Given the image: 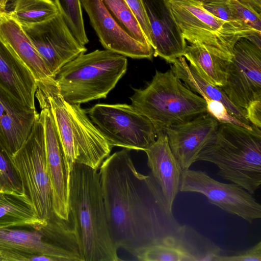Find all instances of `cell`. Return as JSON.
<instances>
[{"mask_svg": "<svg viewBox=\"0 0 261 261\" xmlns=\"http://www.w3.org/2000/svg\"><path fill=\"white\" fill-rule=\"evenodd\" d=\"M171 70L192 91L202 97L221 102L231 115L245 124L252 126L247 118L246 110L235 106L220 87L202 78L191 65L188 64L184 57L176 59L171 66Z\"/></svg>", "mask_w": 261, "mask_h": 261, "instance_id": "603a6c76", "label": "cell"}, {"mask_svg": "<svg viewBox=\"0 0 261 261\" xmlns=\"http://www.w3.org/2000/svg\"><path fill=\"white\" fill-rule=\"evenodd\" d=\"M39 115L0 86V144L9 153L21 147Z\"/></svg>", "mask_w": 261, "mask_h": 261, "instance_id": "e0dca14e", "label": "cell"}, {"mask_svg": "<svg viewBox=\"0 0 261 261\" xmlns=\"http://www.w3.org/2000/svg\"><path fill=\"white\" fill-rule=\"evenodd\" d=\"M183 57L206 81L219 87L225 85L230 60L211 51L199 42L187 45Z\"/></svg>", "mask_w": 261, "mask_h": 261, "instance_id": "cb8c5ba5", "label": "cell"}, {"mask_svg": "<svg viewBox=\"0 0 261 261\" xmlns=\"http://www.w3.org/2000/svg\"><path fill=\"white\" fill-rule=\"evenodd\" d=\"M66 24L83 45L89 42L86 33L82 7L80 0H54Z\"/></svg>", "mask_w": 261, "mask_h": 261, "instance_id": "f1b7e54d", "label": "cell"}, {"mask_svg": "<svg viewBox=\"0 0 261 261\" xmlns=\"http://www.w3.org/2000/svg\"><path fill=\"white\" fill-rule=\"evenodd\" d=\"M183 38L199 42L211 51L231 60L233 47L242 38L260 36L211 14L198 0H166Z\"/></svg>", "mask_w": 261, "mask_h": 261, "instance_id": "52a82bcc", "label": "cell"}, {"mask_svg": "<svg viewBox=\"0 0 261 261\" xmlns=\"http://www.w3.org/2000/svg\"><path fill=\"white\" fill-rule=\"evenodd\" d=\"M149 19L153 56L168 63L184 56L187 45L174 21L166 0H143Z\"/></svg>", "mask_w": 261, "mask_h": 261, "instance_id": "2e32d148", "label": "cell"}, {"mask_svg": "<svg viewBox=\"0 0 261 261\" xmlns=\"http://www.w3.org/2000/svg\"><path fill=\"white\" fill-rule=\"evenodd\" d=\"M99 173L109 229L118 249L135 256L147 246L175 237L181 225L167 209L150 173L137 170L129 149L107 157Z\"/></svg>", "mask_w": 261, "mask_h": 261, "instance_id": "6da1fadb", "label": "cell"}, {"mask_svg": "<svg viewBox=\"0 0 261 261\" xmlns=\"http://www.w3.org/2000/svg\"><path fill=\"white\" fill-rule=\"evenodd\" d=\"M47 223L38 216L22 191L0 190V229L27 227L40 230Z\"/></svg>", "mask_w": 261, "mask_h": 261, "instance_id": "7402d4cb", "label": "cell"}, {"mask_svg": "<svg viewBox=\"0 0 261 261\" xmlns=\"http://www.w3.org/2000/svg\"><path fill=\"white\" fill-rule=\"evenodd\" d=\"M216 261H261V241L245 250L226 255H220Z\"/></svg>", "mask_w": 261, "mask_h": 261, "instance_id": "e575fe53", "label": "cell"}, {"mask_svg": "<svg viewBox=\"0 0 261 261\" xmlns=\"http://www.w3.org/2000/svg\"><path fill=\"white\" fill-rule=\"evenodd\" d=\"M7 0H0V13L6 11Z\"/></svg>", "mask_w": 261, "mask_h": 261, "instance_id": "74e56055", "label": "cell"}, {"mask_svg": "<svg viewBox=\"0 0 261 261\" xmlns=\"http://www.w3.org/2000/svg\"><path fill=\"white\" fill-rule=\"evenodd\" d=\"M174 241L192 261H216L217 256L222 254L219 247L186 225H180Z\"/></svg>", "mask_w": 261, "mask_h": 261, "instance_id": "484cf974", "label": "cell"}, {"mask_svg": "<svg viewBox=\"0 0 261 261\" xmlns=\"http://www.w3.org/2000/svg\"><path fill=\"white\" fill-rule=\"evenodd\" d=\"M206 102V111L219 123H230L252 130L253 125H248L231 115L220 101L203 97Z\"/></svg>", "mask_w": 261, "mask_h": 261, "instance_id": "1f68e13d", "label": "cell"}, {"mask_svg": "<svg viewBox=\"0 0 261 261\" xmlns=\"http://www.w3.org/2000/svg\"><path fill=\"white\" fill-rule=\"evenodd\" d=\"M87 113L112 147L144 151L157 138L152 122L132 105L98 103Z\"/></svg>", "mask_w": 261, "mask_h": 261, "instance_id": "9c48e42d", "label": "cell"}, {"mask_svg": "<svg viewBox=\"0 0 261 261\" xmlns=\"http://www.w3.org/2000/svg\"><path fill=\"white\" fill-rule=\"evenodd\" d=\"M98 170L75 162L69 175V218L82 261H118L109 229Z\"/></svg>", "mask_w": 261, "mask_h": 261, "instance_id": "7a4b0ae2", "label": "cell"}, {"mask_svg": "<svg viewBox=\"0 0 261 261\" xmlns=\"http://www.w3.org/2000/svg\"><path fill=\"white\" fill-rule=\"evenodd\" d=\"M238 21L245 28L261 35V15L239 0H228Z\"/></svg>", "mask_w": 261, "mask_h": 261, "instance_id": "f546056e", "label": "cell"}, {"mask_svg": "<svg viewBox=\"0 0 261 261\" xmlns=\"http://www.w3.org/2000/svg\"><path fill=\"white\" fill-rule=\"evenodd\" d=\"M80 1L105 49L134 59H152V48L138 42L126 33L114 19L102 0Z\"/></svg>", "mask_w": 261, "mask_h": 261, "instance_id": "5bb4252c", "label": "cell"}, {"mask_svg": "<svg viewBox=\"0 0 261 261\" xmlns=\"http://www.w3.org/2000/svg\"><path fill=\"white\" fill-rule=\"evenodd\" d=\"M197 161L215 164L217 175L238 184L253 195L261 184V131L230 123H219Z\"/></svg>", "mask_w": 261, "mask_h": 261, "instance_id": "277c9868", "label": "cell"}, {"mask_svg": "<svg viewBox=\"0 0 261 261\" xmlns=\"http://www.w3.org/2000/svg\"><path fill=\"white\" fill-rule=\"evenodd\" d=\"M7 155L22 191L29 197L38 216L47 221L54 212L46 162L44 127L40 115L21 147L12 154L7 152Z\"/></svg>", "mask_w": 261, "mask_h": 261, "instance_id": "ba28073f", "label": "cell"}, {"mask_svg": "<svg viewBox=\"0 0 261 261\" xmlns=\"http://www.w3.org/2000/svg\"><path fill=\"white\" fill-rule=\"evenodd\" d=\"M247 118L251 124L261 128V100L251 102L246 109Z\"/></svg>", "mask_w": 261, "mask_h": 261, "instance_id": "d590c367", "label": "cell"}, {"mask_svg": "<svg viewBox=\"0 0 261 261\" xmlns=\"http://www.w3.org/2000/svg\"><path fill=\"white\" fill-rule=\"evenodd\" d=\"M0 86L22 105L35 107L37 82L33 74L0 38Z\"/></svg>", "mask_w": 261, "mask_h": 261, "instance_id": "d6986e66", "label": "cell"}, {"mask_svg": "<svg viewBox=\"0 0 261 261\" xmlns=\"http://www.w3.org/2000/svg\"><path fill=\"white\" fill-rule=\"evenodd\" d=\"M150 174L159 188L166 207L172 213L175 197L179 191L182 170L172 154L164 133L145 151Z\"/></svg>", "mask_w": 261, "mask_h": 261, "instance_id": "ac0fdd59", "label": "cell"}, {"mask_svg": "<svg viewBox=\"0 0 261 261\" xmlns=\"http://www.w3.org/2000/svg\"><path fill=\"white\" fill-rule=\"evenodd\" d=\"M38 102L44 127L46 162L51 189L53 212L59 218L69 221L70 172L52 114L46 105Z\"/></svg>", "mask_w": 261, "mask_h": 261, "instance_id": "4fadbf2b", "label": "cell"}, {"mask_svg": "<svg viewBox=\"0 0 261 261\" xmlns=\"http://www.w3.org/2000/svg\"><path fill=\"white\" fill-rule=\"evenodd\" d=\"M0 250L42 255L55 261H81L80 256L56 244L37 230L0 229Z\"/></svg>", "mask_w": 261, "mask_h": 261, "instance_id": "ffe728a7", "label": "cell"}, {"mask_svg": "<svg viewBox=\"0 0 261 261\" xmlns=\"http://www.w3.org/2000/svg\"><path fill=\"white\" fill-rule=\"evenodd\" d=\"M126 57L104 49L83 53L65 64L55 80L65 101L72 105L106 98L127 70Z\"/></svg>", "mask_w": 261, "mask_h": 261, "instance_id": "8992f818", "label": "cell"}, {"mask_svg": "<svg viewBox=\"0 0 261 261\" xmlns=\"http://www.w3.org/2000/svg\"><path fill=\"white\" fill-rule=\"evenodd\" d=\"M179 191L202 194L211 204L248 223L261 218V205L247 190L236 184L218 181L201 170H183Z\"/></svg>", "mask_w": 261, "mask_h": 261, "instance_id": "30bf717a", "label": "cell"}, {"mask_svg": "<svg viewBox=\"0 0 261 261\" xmlns=\"http://www.w3.org/2000/svg\"><path fill=\"white\" fill-rule=\"evenodd\" d=\"M220 88L241 109L261 100V48L246 38L240 39L233 47L226 83Z\"/></svg>", "mask_w": 261, "mask_h": 261, "instance_id": "8fae6325", "label": "cell"}, {"mask_svg": "<svg viewBox=\"0 0 261 261\" xmlns=\"http://www.w3.org/2000/svg\"><path fill=\"white\" fill-rule=\"evenodd\" d=\"M6 11L21 25L41 22L59 12L54 0H7Z\"/></svg>", "mask_w": 261, "mask_h": 261, "instance_id": "d4e9b609", "label": "cell"}, {"mask_svg": "<svg viewBox=\"0 0 261 261\" xmlns=\"http://www.w3.org/2000/svg\"><path fill=\"white\" fill-rule=\"evenodd\" d=\"M201 3L203 8L214 16L237 27L247 29L236 19L228 0H211Z\"/></svg>", "mask_w": 261, "mask_h": 261, "instance_id": "d6a6232c", "label": "cell"}, {"mask_svg": "<svg viewBox=\"0 0 261 261\" xmlns=\"http://www.w3.org/2000/svg\"><path fill=\"white\" fill-rule=\"evenodd\" d=\"M35 98L49 109L70 173L75 162L98 170L112 148L80 105L67 102L55 78L37 83Z\"/></svg>", "mask_w": 261, "mask_h": 261, "instance_id": "3957f363", "label": "cell"}, {"mask_svg": "<svg viewBox=\"0 0 261 261\" xmlns=\"http://www.w3.org/2000/svg\"><path fill=\"white\" fill-rule=\"evenodd\" d=\"M21 27L54 77L65 64L87 51L60 12L41 22Z\"/></svg>", "mask_w": 261, "mask_h": 261, "instance_id": "7c38bea8", "label": "cell"}, {"mask_svg": "<svg viewBox=\"0 0 261 261\" xmlns=\"http://www.w3.org/2000/svg\"><path fill=\"white\" fill-rule=\"evenodd\" d=\"M0 190L22 191L21 187L7 155L0 144Z\"/></svg>", "mask_w": 261, "mask_h": 261, "instance_id": "4dcf8cb0", "label": "cell"}, {"mask_svg": "<svg viewBox=\"0 0 261 261\" xmlns=\"http://www.w3.org/2000/svg\"><path fill=\"white\" fill-rule=\"evenodd\" d=\"M253 8L258 13H261V0H239Z\"/></svg>", "mask_w": 261, "mask_h": 261, "instance_id": "8d00e7d4", "label": "cell"}, {"mask_svg": "<svg viewBox=\"0 0 261 261\" xmlns=\"http://www.w3.org/2000/svg\"><path fill=\"white\" fill-rule=\"evenodd\" d=\"M0 38L28 67L37 83L55 78L20 24L7 11L0 13Z\"/></svg>", "mask_w": 261, "mask_h": 261, "instance_id": "44dd1931", "label": "cell"}, {"mask_svg": "<svg viewBox=\"0 0 261 261\" xmlns=\"http://www.w3.org/2000/svg\"><path fill=\"white\" fill-rule=\"evenodd\" d=\"M136 17L148 42L151 44L150 23L143 0H124Z\"/></svg>", "mask_w": 261, "mask_h": 261, "instance_id": "836d02e7", "label": "cell"}, {"mask_svg": "<svg viewBox=\"0 0 261 261\" xmlns=\"http://www.w3.org/2000/svg\"><path fill=\"white\" fill-rule=\"evenodd\" d=\"M219 124L205 113L187 122L165 129L170 150L182 171L196 162L199 153L214 137Z\"/></svg>", "mask_w": 261, "mask_h": 261, "instance_id": "9a60e30c", "label": "cell"}, {"mask_svg": "<svg viewBox=\"0 0 261 261\" xmlns=\"http://www.w3.org/2000/svg\"><path fill=\"white\" fill-rule=\"evenodd\" d=\"M102 1L117 23L126 33L138 42L151 46L136 17L124 0Z\"/></svg>", "mask_w": 261, "mask_h": 261, "instance_id": "4316f807", "label": "cell"}, {"mask_svg": "<svg viewBox=\"0 0 261 261\" xmlns=\"http://www.w3.org/2000/svg\"><path fill=\"white\" fill-rule=\"evenodd\" d=\"M198 1H199L201 2H207V1H211V0H198Z\"/></svg>", "mask_w": 261, "mask_h": 261, "instance_id": "f35d334b", "label": "cell"}, {"mask_svg": "<svg viewBox=\"0 0 261 261\" xmlns=\"http://www.w3.org/2000/svg\"><path fill=\"white\" fill-rule=\"evenodd\" d=\"M132 105L147 117L157 134L207 113L204 99L189 89L170 69L156 71L144 89L133 88Z\"/></svg>", "mask_w": 261, "mask_h": 261, "instance_id": "5b68a950", "label": "cell"}, {"mask_svg": "<svg viewBox=\"0 0 261 261\" xmlns=\"http://www.w3.org/2000/svg\"><path fill=\"white\" fill-rule=\"evenodd\" d=\"M135 257L141 261H192L190 256L175 243L174 237L147 246Z\"/></svg>", "mask_w": 261, "mask_h": 261, "instance_id": "83f0119b", "label": "cell"}]
</instances>
